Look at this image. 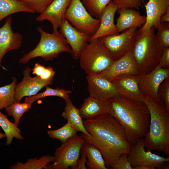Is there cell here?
Wrapping results in <instances>:
<instances>
[{
	"label": "cell",
	"mask_w": 169,
	"mask_h": 169,
	"mask_svg": "<svg viewBox=\"0 0 169 169\" xmlns=\"http://www.w3.org/2000/svg\"><path fill=\"white\" fill-rule=\"evenodd\" d=\"M84 126L90 136L83 133L80 136L85 141L98 148L102 153L106 166L110 167L123 153H130L132 145L123 127L109 113L85 119Z\"/></svg>",
	"instance_id": "1"
},
{
	"label": "cell",
	"mask_w": 169,
	"mask_h": 169,
	"mask_svg": "<svg viewBox=\"0 0 169 169\" xmlns=\"http://www.w3.org/2000/svg\"><path fill=\"white\" fill-rule=\"evenodd\" d=\"M108 100L109 114L122 126L131 145L143 138L149 130L150 120L145 103L130 100L120 95Z\"/></svg>",
	"instance_id": "2"
},
{
	"label": "cell",
	"mask_w": 169,
	"mask_h": 169,
	"mask_svg": "<svg viewBox=\"0 0 169 169\" xmlns=\"http://www.w3.org/2000/svg\"><path fill=\"white\" fill-rule=\"evenodd\" d=\"M143 100L148 107L150 120L149 130L143 138L146 150H156L169 155V112L161 101L147 95Z\"/></svg>",
	"instance_id": "3"
},
{
	"label": "cell",
	"mask_w": 169,
	"mask_h": 169,
	"mask_svg": "<svg viewBox=\"0 0 169 169\" xmlns=\"http://www.w3.org/2000/svg\"><path fill=\"white\" fill-rule=\"evenodd\" d=\"M163 49L154 28L138 30L132 51L139 74L151 72L159 64Z\"/></svg>",
	"instance_id": "4"
},
{
	"label": "cell",
	"mask_w": 169,
	"mask_h": 169,
	"mask_svg": "<svg viewBox=\"0 0 169 169\" xmlns=\"http://www.w3.org/2000/svg\"><path fill=\"white\" fill-rule=\"evenodd\" d=\"M40 34L39 42L33 50L25 54L19 61L22 64H26L33 59L40 57L46 61L56 58L61 53H71V49L62 34L57 31L51 33L37 27Z\"/></svg>",
	"instance_id": "5"
},
{
	"label": "cell",
	"mask_w": 169,
	"mask_h": 169,
	"mask_svg": "<svg viewBox=\"0 0 169 169\" xmlns=\"http://www.w3.org/2000/svg\"><path fill=\"white\" fill-rule=\"evenodd\" d=\"M79 59L85 72L93 74L106 70L115 61L98 39L87 43Z\"/></svg>",
	"instance_id": "6"
},
{
	"label": "cell",
	"mask_w": 169,
	"mask_h": 169,
	"mask_svg": "<svg viewBox=\"0 0 169 169\" xmlns=\"http://www.w3.org/2000/svg\"><path fill=\"white\" fill-rule=\"evenodd\" d=\"M71 24L79 31L91 37L100 24V18L92 17L80 0H72L65 15Z\"/></svg>",
	"instance_id": "7"
},
{
	"label": "cell",
	"mask_w": 169,
	"mask_h": 169,
	"mask_svg": "<svg viewBox=\"0 0 169 169\" xmlns=\"http://www.w3.org/2000/svg\"><path fill=\"white\" fill-rule=\"evenodd\" d=\"M84 139L77 134L69 139L55 150L52 164L47 166L48 169H74L77 161Z\"/></svg>",
	"instance_id": "8"
},
{
	"label": "cell",
	"mask_w": 169,
	"mask_h": 169,
	"mask_svg": "<svg viewBox=\"0 0 169 169\" xmlns=\"http://www.w3.org/2000/svg\"><path fill=\"white\" fill-rule=\"evenodd\" d=\"M138 31L137 28H131L120 34L105 36L98 39L116 61L132 49Z\"/></svg>",
	"instance_id": "9"
},
{
	"label": "cell",
	"mask_w": 169,
	"mask_h": 169,
	"mask_svg": "<svg viewBox=\"0 0 169 169\" xmlns=\"http://www.w3.org/2000/svg\"><path fill=\"white\" fill-rule=\"evenodd\" d=\"M143 138L138 140L132 145L128 158L132 167L147 165L156 168L168 169L169 157L161 156L145 149Z\"/></svg>",
	"instance_id": "10"
},
{
	"label": "cell",
	"mask_w": 169,
	"mask_h": 169,
	"mask_svg": "<svg viewBox=\"0 0 169 169\" xmlns=\"http://www.w3.org/2000/svg\"><path fill=\"white\" fill-rule=\"evenodd\" d=\"M169 77V68H163L159 64L151 72L140 74L138 85L143 95H147L158 101L159 86L165 79Z\"/></svg>",
	"instance_id": "11"
},
{
	"label": "cell",
	"mask_w": 169,
	"mask_h": 169,
	"mask_svg": "<svg viewBox=\"0 0 169 169\" xmlns=\"http://www.w3.org/2000/svg\"><path fill=\"white\" fill-rule=\"evenodd\" d=\"M31 70L27 66L23 70V79L16 86L14 102H20L23 97L35 95L43 88L52 84L54 78L43 80L38 76L32 77L30 75Z\"/></svg>",
	"instance_id": "12"
},
{
	"label": "cell",
	"mask_w": 169,
	"mask_h": 169,
	"mask_svg": "<svg viewBox=\"0 0 169 169\" xmlns=\"http://www.w3.org/2000/svg\"><path fill=\"white\" fill-rule=\"evenodd\" d=\"M139 74H123L111 81L119 95L134 101H143L144 96L139 89Z\"/></svg>",
	"instance_id": "13"
},
{
	"label": "cell",
	"mask_w": 169,
	"mask_h": 169,
	"mask_svg": "<svg viewBox=\"0 0 169 169\" xmlns=\"http://www.w3.org/2000/svg\"><path fill=\"white\" fill-rule=\"evenodd\" d=\"M59 32L71 48V55L74 59H78L90 37L73 26L65 18L59 28Z\"/></svg>",
	"instance_id": "14"
},
{
	"label": "cell",
	"mask_w": 169,
	"mask_h": 169,
	"mask_svg": "<svg viewBox=\"0 0 169 169\" xmlns=\"http://www.w3.org/2000/svg\"><path fill=\"white\" fill-rule=\"evenodd\" d=\"M90 96L102 100H108L119 95L111 82L96 74H87Z\"/></svg>",
	"instance_id": "15"
},
{
	"label": "cell",
	"mask_w": 169,
	"mask_h": 169,
	"mask_svg": "<svg viewBox=\"0 0 169 169\" xmlns=\"http://www.w3.org/2000/svg\"><path fill=\"white\" fill-rule=\"evenodd\" d=\"M12 18L7 17L3 26L0 28V66L5 54L10 51L17 50L21 46L23 40L21 34L14 32L12 29Z\"/></svg>",
	"instance_id": "16"
},
{
	"label": "cell",
	"mask_w": 169,
	"mask_h": 169,
	"mask_svg": "<svg viewBox=\"0 0 169 169\" xmlns=\"http://www.w3.org/2000/svg\"><path fill=\"white\" fill-rule=\"evenodd\" d=\"M123 74H139L132 50L107 69L96 75L111 82L115 77Z\"/></svg>",
	"instance_id": "17"
},
{
	"label": "cell",
	"mask_w": 169,
	"mask_h": 169,
	"mask_svg": "<svg viewBox=\"0 0 169 169\" xmlns=\"http://www.w3.org/2000/svg\"><path fill=\"white\" fill-rule=\"evenodd\" d=\"M72 0H54L45 10L36 18L38 21L47 20L50 22L53 32L58 31L65 13Z\"/></svg>",
	"instance_id": "18"
},
{
	"label": "cell",
	"mask_w": 169,
	"mask_h": 169,
	"mask_svg": "<svg viewBox=\"0 0 169 169\" xmlns=\"http://www.w3.org/2000/svg\"><path fill=\"white\" fill-rule=\"evenodd\" d=\"M118 10L117 6L111 0L104 9L100 26L95 34L90 38L89 42L105 36L119 33L114 23L115 13Z\"/></svg>",
	"instance_id": "19"
},
{
	"label": "cell",
	"mask_w": 169,
	"mask_h": 169,
	"mask_svg": "<svg viewBox=\"0 0 169 169\" xmlns=\"http://www.w3.org/2000/svg\"><path fill=\"white\" fill-rule=\"evenodd\" d=\"M144 5L146 21L139 30L144 31L151 28L156 29L161 23V17L169 8V0H149Z\"/></svg>",
	"instance_id": "20"
},
{
	"label": "cell",
	"mask_w": 169,
	"mask_h": 169,
	"mask_svg": "<svg viewBox=\"0 0 169 169\" xmlns=\"http://www.w3.org/2000/svg\"><path fill=\"white\" fill-rule=\"evenodd\" d=\"M119 17L116 25L119 33L130 28H137L144 25L146 17L134 8H121L118 10Z\"/></svg>",
	"instance_id": "21"
},
{
	"label": "cell",
	"mask_w": 169,
	"mask_h": 169,
	"mask_svg": "<svg viewBox=\"0 0 169 169\" xmlns=\"http://www.w3.org/2000/svg\"><path fill=\"white\" fill-rule=\"evenodd\" d=\"M110 108L109 100H100L89 96L85 99L79 109L82 118L89 119L109 113Z\"/></svg>",
	"instance_id": "22"
},
{
	"label": "cell",
	"mask_w": 169,
	"mask_h": 169,
	"mask_svg": "<svg viewBox=\"0 0 169 169\" xmlns=\"http://www.w3.org/2000/svg\"><path fill=\"white\" fill-rule=\"evenodd\" d=\"M66 105L61 115L77 131H80L88 137L90 134L86 130L79 109L73 105L70 98L65 101Z\"/></svg>",
	"instance_id": "23"
},
{
	"label": "cell",
	"mask_w": 169,
	"mask_h": 169,
	"mask_svg": "<svg viewBox=\"0 0 169 169\" xmlns=\"http://www.w3.org/2000/svg\"><path fill=\"white\" fill-rule=\"evenodd\" d=\"M20 12H35L20 0H0V22L10 15Z\"/></svg>",
	"instance_id": "24"
},
{
	"label": "cell",
	"mask_w": 169,
	"mask_h": 169,
	"mask_svg": "<svg viewBox=\"0 0 169 169\" xmlns=\"http://www.w3.org/2000/svg\"><path fill=\"white\" fill-rule=\"evenodd\" d=\"M87 160L86 164L90 169H107L105 162L101 151L93 145L85 142Z\"/></svg>",
	"instance_id": "25"
},
{
	"label": "cell",
	"mask_w": 169,
	"mask_h": 169,
	"mask_svg": "<svg viewBox=\"0 0 169 169\" xmlns=\"http://www.w3.org/2000/svg\"><path fill=\"white\" fill-rule=\"evenodd\" d=\"M54 156L44 155L39 158L37 157L28 159L24 163L18 161L12 165L10 169H48V164L53 161Z\"/></svg>",
	"instance_id": "26"
},
{
	"label": "cell",
	"mask_w": 169,
	"mask_h": 169,
	"mask_svg": "<svg viewBox=\"0 0 169 169\" xmlns=\"http://www.w3.org/2000/svg\"><path fill=\"white\" fill-rule=\"evenodd\" d=\"M0 126L4 131L6 137V144L10 145L13 138L20 140H23L24 138L21 134V131L15 123L11 122L7 116L0 110Z\"/></svg>",
	"instance_id": "27"
},
{
	"label": "cell",
	"mask_w": 169,
	"mask_h": 169,
	"mask_svg": "<svg viewBox=\"0 0 169 169\" xmlns=\"http://www.w3.org/2000/svg\"><path fill=\"white\" fill-rule=\"evenodd\" d=\"M45 87V90L44 91L37 93L36 95L30 96L26 97L24 102L32 104L35 101L45 97L49 96H56L61 97L65 101L69 99V94L72 92L70 90L63 89H53L48 86Z\"/></svg>",
	"instance_id": "28"
},
{
	"label": "cell",
	"mask_w": 169,
	"mask_h": 169,
	"mask_svg": "<svg viewBox=\"0 0 169 169\" xmlns=\"http://www.w3.org/2000/svg\"><path fill=\"white\" fill-rule=\"evenodd\" d=\"M12 79L10 84L0 87V110L14 102L17 80L15 77Z\"/></svg>",
	"instance_id": "29"
},
{
	"label": "cell",
	"mask_w": 169,
	"mask_h": 169,
	"mask_svg": "<svg viewBox=\"0 0 169 169\" xmlns=\"http://www.w3.org/2000/svg\"><path fill=\"white\" fill-rule=\"evenodd\" d=\"M77 131L68 122L59 128L47 131V134L52 139H57L64 143L70 138L76 135Z\"/></svg>",
	"instance_id": "30"
},
{
	"label": "cell",
	"mask_w": 169,
	"mask_h": 169,
	"mask_svg": "<svg viewBox=\"0 0 169 169\" xmlns=\"http://www.w3.org/2000/svg\"><path fill=\"white\" fill-rule=\"evenodd\" d=\"M32 107V104L25 102H14L12 104L5 108L8 115L13 117L14 123L18 126L20 119L23 115L29 110Z\"/></svg>",
	"instance_id": "31"
},
{
	"label": "cell",
	"mask_w": 169,
	"mask_h": 169,
	"mask_svg": "<svg viewBox=\"0 0 169 169\" xmlns=\"http://www.w3.org/2000/svg\"><path fill=\"white\" fill-rule=\"evenodd\" d=\"M111 0H82L81 2L89 13L93 17L100 18L105 7Z\"/></svg>",
	"instance_id": "32"
},
{
	"label": "cell",
	"mask_w": 169,
	"mask_h": 169,
	"mask_svg": "<svg viewBox=\"0 0 169 169\" xmlns=\"http://www.w3.org/2000/svg\"><path fill=\"white\" fill-rule=\"evenodd\" d=\"M157 41L163 49L169 47V22L161 23L156 28Z\"/></svg>",
	"instance_id": "33"
},
{
	"label": "cell",
	"mask_w": 169,
	"mask_h": 169,
	"mask_svg": "<svg viewBox=\"0 0 169 169\" xmlns=\"http://www.w3.org/2000/svg\"><path fill=\"white\" fill-rule=\"evenodd\" d=\"M35 12H43L54 0H20Z\"/></svg>",
	"instance_id": "34"
},
{
	"label": "cell",
	"mask_w": 169,
	"mask_h": 169,
	"mask_svg": "<svg viewBox=\"0 0 169 169\" xmlns=\"http://www.w3.org/2000/svg\"><path fill=\"white\" fill-rule=\"evenodd\" d=\"M158 95L169 112V77L164 79L161 84L158 90Z\"/></svg>",
	"instance_id": "35"
},
{
	"label": "cell",
	"mask_w": 169,
	"mask_h": 169,
	"mask_svg": "<svg viewBox=\"0 0 169 169\" xmlns=\"http://www.w3.org/2000/svg\"><path fill=\"white\" fill-rule=\"evenodd\" d=\"M118 9L121 8H134L139 10L141 6V0H112Z\"/></svg>",
	"instance_id": "36"
},
{
	"label": "cell",
	"mask_w": 169,
	"mask_h": 169,
	"mask_svg": "<svg viewBox=\"0 0 169 169\" xmlns=\"http://www.w3.org/2000/svg\"><path fill=\"white\" fill-rule=\"evenodd\" d=\"M113 169H133L128 158V154L123 153L111 166Z\"/></svg>",
	"instance_id": "37"
},
{
	"label": "cell",
	"mask_w": 169,
	"mask_h": 169,
	"mask_svg": "<svg viewBox=\"0 0 169 169\" xmlns=\"http://www.w3.org/2000/svg\"><path fill=\"white\" fill-rule=\"evenodd\" d=\"M80 153H81V158L78 159L77 165L74 168V169H86L85 164L87 161V156L85 142L81 147Z\"/></svg>",
	"instance_id": "38"
},
{
	"label": "cell",
	"mask_w": 169,
	"mask_h": 169,
	"mask_svg": "<svg viewBox=\"0 0 169 169\" xmlns=\"http://www.w3.org/2000/svg\"><path fill=\"white\" fill-rule=\"evenodd\" d=\"M159 65L163 68H169V47L163 49Z\"/></svg>",
	"instance_id": "39"
},
{
	"label": "cell",
	"mask_w": 169,
	"mask_h": 169,
	"mask_svg": "<svg viewBox=\"0 0 169 169\" xmlns=\"http://www.w3.org/2000/svg\"><path fill=\"white\" fill-rule=\"evenodd\" d=\"M55 73L52 66L45 67L39 77L42 79L48 80L54 78Z\"/></svg>",
	"instance_id": "40"
},
{
	"label": "cell",
	"mask_w": 169,
	"mask_h": 169,
	"mask_svg": "<svg viewBox=\"0 0 169 169\" xmlns=\"http://www.w3.org/2000/svg\"><path fill=\"white\" fill-rule=\"evenodd\" d=\"M161 23L169 22V8L166 12L160 18Z\"/></svg>",
	"instance_id": "41"
},
{
	"label": "cell",
	"mask_w": 169,
	"mask_h": 169,
	"mask_svg": "<svg viewBox=\"0 0 169 169\" xmlns=\"http://www.w3.org/2000/svg\"><path fill=\"white\" fill-rule=\"evenodd\" d=\"M155 167L147 165H141L133 168V169H155Z\"/></svg>",
	"instance_id": "42"
},
{
	"label": "cell",
	"mask_w": 169,
	"mask_h": 169,
	"mask_svg": "<svg viewBox=\"0 0 169 169\" xmlns=\"http://www.w3.org/2000/svg\"><path fill=\"white\" fill-rule=\"evenodd\" d=\"M6 137V136L5 134H3L0 132V140L3 138Z\"/></svg>",
	"instance_id": "43"
},
{
	"label": "cell",
	"mask_w": 169,
	"mask_h": 169,
	"mask_svg": "<svg viewBox=\"0 0 169 169\" xmlns=\"http://www.w3.org/2000/svg\"><path fill=\"white\" fill-rule=\"evenodd\" d=\"M146 0H141V3L144 5L145 4V1Z\"/></svg>",
	"instance_id": "44"
},
{
	"label": "cell",
	"mask_w": 169,
	"mask_h": 169,
	"mask_svg": "<svg viewBox=\"0 0 169 169\" xmlns=\"http://www.w3.org/2000/svg\"><path fill=\"white\" fill-rule=\"evenodd\" d=\"M81 1L82 0H80Z\"/></svg>",
	"instance_id": "45"
}]
</instances>
